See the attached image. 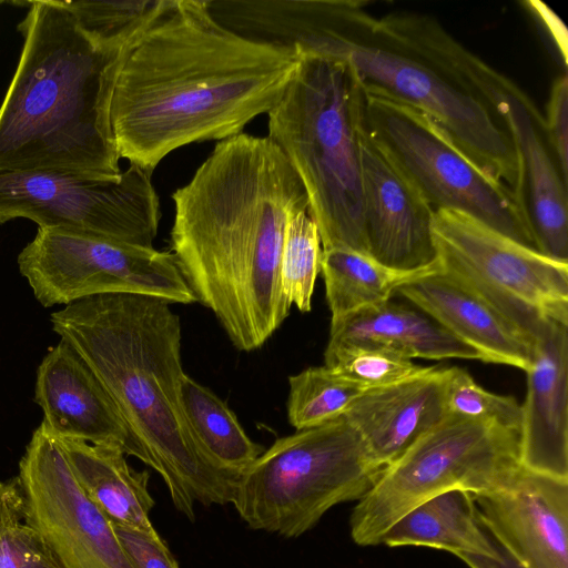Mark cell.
I'll return each mask as SVG.
<instances>
[{
	"label": "cell",
	"instance_id": "1",
	"mask_svg": "<svg viewBox=\"0 0 568 568\" xmlns=\"http://www.w3.org/2000/svg\"><path fill=\"white\" fill-rule=\"evenodd\" d=\"M298 62V50L222 26L206 0H169L116 74L110 120L120 159L153 173L181 146L241 134L277 103Z\"/></svg>",
	"mask_w": 568,
	"mask_h": 568
},
{
	"label": "cell",
	"instance_id": "2",
	"mask_svg": "<svg viewBox=\"0 0 568 568\" xmlns=\"http://www.w3.org/2000/svg\"><path fill=\"white\" fill-rule=\"evenodd\" d=\"M172 199V254L196 302L237 349L261 347L291 310L280 266L286 225L308 207L298 175L268 136L241 133Z\"/></svg>",
	"mask_w": 568,
	"mask_h": 568
},
{
	"label": "cell",
	"instance_id": "3",
	"mask_svg": "<svg viewBox=\"0 0 568 568\" xmlns=\"http://www.w3.org/2000/svg\"><path fill=\"white\" fill-rule=\"evenodd\" d=\"M170 302L102 294L51 314L53 331L100 381L138 447L164 480L174 507L194 521L196 503L232 504L240 476L203 455L184 414L182 328Z\"/></svg>",
	"mask_w": 568,
	"mask_h": 568
},
{
	"label": "cell",
	"instance_id": "4",
	"mask_svg": "<svg viewBox=\"0 0 568 568\" xmlns=\"http://www.w3.org/2000/svg\"><path fill=\"white\" fill-rule=\"evenodd\" d=\"M21 57L0 105V171L118 180L110 105L133 44L85 32L57 0L28 1Z\"/></svg>",
	"mask_w": 568,
	"mask_h": 568
},
{
	"label": "cell",
	"instance_id": "5",
	"mask_svg": "<svg viewBox=\"0 0 568 568\" xmlns=\"http://www.w3.org/2000/svg\"><path fill=\"white\" fill-rule=\"evenodd\" d=\"M359 0H283L276 42L345 60L364 92L427 114L483 171L514 191L518 166L500 121L417 34L410 11L376 18Z\"/></svg>",
	"mask_w": 568,
	"mask_h": 568
},
{
	"label": "cell",
	"instance_id": "6",
	"mask_svg": "<svg viewBox=\"0 0 568 568\" xmlns=\"http://www.w3.org/2000/svg\"><path fill=\"white\" fill-rule=\"evenodd\" d=\"M297 50L296 71L267 113V136L305 189L322 248L368 255L361 168L365 92L345 60Z\"/></svg>",
	"mask_w": 568,
	"mask_h": 568
},
{
	"label": "cell",
	"instance_id": "7",
	"mask_svg": "<svg viewBox=\"0 0 568 568\" xmlns=\"http://www.w3.org/2000/svg\"><path fill=\"white\" fill-rule=\"evenodd\" d=\"M383 469L343 415L276 439L240 475L232 505L250 528L296 538Z\"/></svg>",
	"mask_w": 568,
	"mask_h": 568
},
{
	"label": "cell",
	"instance_id": "8",
	"mask_svg": "<svg viewBox=\"0 0 568 568\" xmlns=\"http://www.w3.org/2000/svg\"><path fill=\"white\" fill-rule=\"evenodd\" d=\"M520 429L447 414L386 466L352 511L351 536L375 546L420 503L449 490L474 495L504 486L521 467Z\"/></svg>",
	"mask_w": 568,
	"mask_h": 568
},
{
	"label": "cell",
	"instance_id": "9",
	"mask_svg": "<svg viewBox=\"0 0 568 568\" xmlns=\"http://www.w3.org/2000/svg\"><path fill=\"white\" fill-rule=\"evenodd\" d=\"M363 130L434 211L465 213L536 250L513 191L473 162L427 114L365 93Z\"/></svg>",
	"mask_w": 568,
	"mask_h": 568
},
{
	"label": "cell",
	"instance_id": "10",
	"mask_svg": "<svg viewBox=\"0 0 568 568\" xmlns=\"http://www.w3.org/2000/svg\"><path fill=\"white\" fill-rule=\"evenodd\" d=\"M438 268L464 283L534 341L547 320L568 324V263L476 219L434 211Z\"/></svg>",
	"mask_w": 568,
	"mask_h": 568
},
{
	"label": "cell",
	"instance_id": "11",
	"mask_svg": "<svg viewBox=\"0 0 568 568\" xmlns=\"http://www.w3.org/2000/svg\"><path fill=\"white\" fill-rule=\"evenodd\" d=\"M18 266L44 307L116 293L196 302L172 253L62 227H39Z\"/></svg>",
	"mask_w": 568,
	"mask_h": 568
},
{
	"label": "cell",
	"instance_id": "12",
	"mask_svg": "<svg viewBox=\"0 0 568 568\" xmlns=\"http://www.w3.org/2000/svg\"><path fill=\"white\" fill-rule=\"evenodd\" d=\"M152 173L135 165L118 180L58 171H0V224L24 217L141 247H153L161 217Z\"/></svg>",
	"mask_w": 568,
	"mask_h": 568
},
{
	"label": "cell",
	"instance_id": "13",
	"mask_svg": "<svg viewBox=\"0 0 568 568\" xmlns=\"http://www.w3.org/2000/svg\"><path fill=\"white\" fill-rule=\"evenodd\" d=\"M458 72L513 142L518 166L513 193L536 250L568 262V181L549 145L544 116L514 81L469 50L460 54Z\"/></svg>",
	"mask_w": 568,
	"mask_h": 568
},
{
	"label": "cell",
	"instance_id": "14",
	"mask_svg": "<svg viewBox=\"0 0 568 568\" xmlns=\"http://www.w3.org/2000/svg\"><path fill=\"white\" fill-rule=\"evenodd\" d=\"M18 480L26 519L62 568H134L112 524L83 494L60 445L41 426L20 460Z\"/></svg>",
	"mask_w": 568,
	"mask_h": 568
},
{
	"label": "cell",
	"instance_id": "15",
	"mask_svg": "<svg viewBox=\"0 0 568 568\" xmlns=\"http://www.w3.org/2000/svg\"><path fill=\"white\" fill-rule=\"evenodd\" d=\"M362 211L367 254L399 272L438 268L434 210L368 139L361 140Z\"/></svg>",
	"mask_w": 568,
	"mask_h": 568
},
{
	"label": "cell",
	"instance_id": "16",
	"mask_svg": "<svg viewBox=\"0 0 568 568\" xmlns=\"http://www.w3.org/2000/svg\"><path fill=\"white\" fill-rule=\"evenodd\" d=\"M474 499L489 536L524 567L568 568V480L521 466Z\"/></svg>",
	"mask_w": 568,
	"mask_h": 568
},
{
	"label": "cell",
	"instance_id": "17",
	"mask_svg": "<svg viewBox=\"0 0 568 568\" xmlns=\"http://www.w3.org/2000/svg\"><path fill=\"white\" fill-rule=\"evenodd\" d=\"M40 426L54 439L114 446L138 457V447L111 397L82 357L61 339L37 372Z\"/></svg>",
	"mask_w": 568,
	"mask_h": 568
},
{
	"label": "cell",
	"instance_id": "18",
	"mask_svg": "<svg viewBox=\"0 0 568 568\" xmlns=\"http://www.w3.org/2000/svg\"><path fill=\"white\" fill-rule=\"evenodd\" d=\"M521 408L520 465L568 480V324L547 320L539 331Z\"/></svg>",
	"mask_w": 568,
	"mask_h": 568
},
{
	"label": "cell",
	"instance_id": "19",
	"mask_svg": "<svg viewBox=\"0 0 568 568\" xmlns=\"http://www.w3.org/2000/svg\"><path fill=\"white\" fill-rule=\"evenodd\" d=\"M396 294L475 349L481 362L525 372L532 365L536 341L464 283L439 268L405 283Z\"/></svg>",
	"mask_w": 568,
	"mask_h": 568
},
{
	"label": "cell",
	"instance_id": "20",
	"mask_svg": "<svg viewBox=\"0 0 568 568\" xmlns=\"http://www.w3.org/2000/svg\"><path fill=\"white\" fill-rule=\"evenodd\" d=\"M446 379L447 368L429 366L405 381L366 389L344 417L385 468L447 415Z\"/></svg>",
	"mask_w": 568,
	"mask_h": 568
},
{
	"label": "cell",
	"instance_id": "21",
	"mask_svg": "<svg viewBox=\"0 0 568 568\" xmlns=\"http://www.w3.org/2000/svg\"><path fill=\"white\" fill-rule=\"evenodd\" d=\"M374 345L409 359H477L479 354L427 314L389 301L331 323L328 348Z\"/></svg>",
	"mask_w": 568,
	"mask_h": 568
},
{
	"label": "cell",
	"instance_id": "22",
	"mask_svg": "<svg viewBox=\"0 0 568 568\" xmlns=\"http://www.w3.org/2000/svg\"><path fill=\"white\" fill-rule=\"evenodd\" d=\"M83 494L113 526L154 531L150 474L133 469L118 447L55 439Z\"/></svg>",
	"mask_w": 568,
	"mask_h": 568
},
{
	"label": "cell",
	"instance_id": "23",
	"mask_svg": "<svg viewBox=\"0 0 568 568\" xmlns=\"http://www.w3.org/2000/svg\"><path fill=\"white\" fill-rule=\"evenodd\" d=\"M388 547L425 546L494 558L497 548L483 526L474 495L449 490L432 497L399 518L385 534Z\"/></svg>",
	"mask_w": 568,
	"mask_h": 568
},
{
	"label": "cell",
	"instance_id": "24",
	"mask_svg": "<svg viewBox=\"0 0 568 568\" xmlns=\"http://www.w3.org/2000/svg\"><path fill=\"white\" fill-rule=\"evenodd\" d=\"M181 398L200 449L216 468L240 476L264 452L247 436L229 406L186 374L181 382Z\"/></svg>",
	"mask_w": 568,
	"mask_h": 568
},
{
	"label": "cell",
	"instance_id": "25",
	"mask_svg": "<svg viewBox=\"0 0 568 568\" xmlns=\"http://www.w3.org/2000/svg\"><path fill=\"white\" fill-rule=\"evenodd\" d=\"M321 273L331 323L389 301L402 285L426 274L395 271L369 255L339 247L323 250Z\"/></svg>",
	"mask_w": 568,
	"mask_h": 568
},
{
	"label": "cell",
	"instance_id": "26",
	"mask_svg": "<svg viewBox=\"0 0 568 568\" xmlns=\"http://www.w3.org/2000/svg\"><path fill=\"white\" fill-rule=\"evenodd\" d=\"M366 388L327 366L288 377L287 418L296 429L316 427L343 416Z\"/></svg>",
	"mask_w": 568,
	"mask_h": 568
},
{
	"label": "cell",
	"instance_id": "27",
	"mask_svg": "<svg viewBox=\"0 0 568 568\" xmlns=\"http://www.w3.org/2000/svg\"><path fill=\"white\" fill-rule=\"evenodd\" d=\"M322 243L307 211L294 214L285 229L280 278L282 293L303 313L312 308L315 282L321 272Z\"/></svg>",
	"mask_w": 568,
	"mask_h": 568
},
{
	"label": "cell",
	"instance_id": "28",
	"mask_svg": "<svg viewBox=\"0 0 568 568\" xmlns=\"http://www.w3.org/2000/svg\"><path fill=\"white\" fill-rule=\"evenodd\" d=\"M169 0L64 1L78 24L94 38L132 44L164 10Z\"/></svg>",
	"mask_w": 568,
	"mask_h": 568
},
{
	"label": "cell",
	"instance_id": "29",
	"mask_svg": "<svg viewBox=\"0 0 568 568\" xmlns=\"http://www.w3.org/2000/svg\"><path fill=\"white\" fill-rule=\"evenodd\" d=\"M0 568H62L26 519L18 478L0 483Z\"/></svg>",
	"mask_w": 568,
	"mask_h": 568
},
{
	"label": "cell",
	"instance_id": "30",
	"mask_svg": "<svg viewBox=\"0 0 568 568\" xmlns=\"http://www.w3.org/2000/svg\"><path fill=\"white\" fill-rule=\"evenodd\" d=\"M324 362L366 389L405 381L427 368L385 347L364 344L326 347Z\"/></svg>",
	"mask_w": 568,
	"mask_h": 568
},
{
	"label": "cell",
	"instance_id": "31",
	"mask_svg": "<svg viewBox=\"0 0 568 568\" xmlns=\"http://www.w3.org/2000/svg\"><path fill=\"white\" fill-rule=\"evenodd\" d=\"M445 402L447 414L520 429V404L513 396L484 389L462 367L447 368Z\"/></svg>",
	"mask_w": 568,
	"mask_h": 568
},
{
	"label": "cell",
	"instance_id": "32",
	"mask_svg": "<svg viewBox=\"0 0 568 568\" xmlns=\"http://www.w3.org/2000/svg\"><path fill=\"white\" fill-rule=\"evenodd\" d=\"M113 530L134 568H179L178 561L156 530L145 531L123 526H113Z\"/></svg>",
	"mask_w": 568,
	"mask_h": 568
},
{
	"label": "cell",
	"instance_id": "33",
	"mask_svg": "<svg viewBox=\"0 0 568 568\" xmlns=\"http://www.w3.org/2000/svg\"><path fill=\"white\" fill-rule=\"evenodd\" d=\"M546 135L560 172L568 181V78L558 75L551 84L544 116Z\"/></svg>",
	"mask_w": 568,
	"mask_h": 568
},
{
	"label": "cell",
	"instance_id": "34",
	"mask_svg": "<svg viewBox=\"0 0 568 568\" xmlns=\"http://www.w3.org/2000/svg\"><path fill=\"white\" fill-rule=\"evenodd\" d=\"M529 10L542 23L549 37H551L562 62L567 64V31L561 20L544 3L538 1H527Z\"/></svg>",
	"mask_w": 568,
	"mask_h": 568
},
{
	"label": "cell",
	"instance_id": "35",
	"mask_svg": "<svg viewBox=\"0 0 568 568\" xmlns=\"http://www.w3.org/2000/svg\"><path fill=\"white\" fill-rule=\"evenodd\" d=\"M495 545L497 556L494 558L468 554H463L457 557L470 568H526L496 541Z\"/></svg>",
	"mask_w": 568,
	"mask_h": 568
},
{
	"label": "cell",
	"instance_id": "36",
	"mask_svg": "<svg viewBox=\"0 0 568 568\" xmlns=\"http://www.w3.org/2000/svg\"><path fill=\"white\" fill-rule=\"evenodd\" d=\"M3 3V1H0V4Z\"/></svg>",
	"mask_w": 568,
	"mask_h": 568
}]
</instances>
